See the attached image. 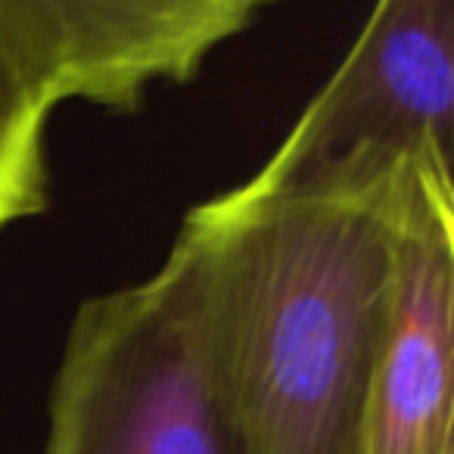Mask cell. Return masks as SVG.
<instances>
[{"label":"cell","instance_id":"cell-1","mask_svg":"<svg viewBox=\"0 0 454 454\" xmlns=\"http://www.w3.org/2000/svg\"><path fill=\"white\" fill-rule=\"evenodd\" d=\"M175 249L249 454H361L392 227L234 187L190 208Z\"/></svg>","mask_w":454,"mask_h":454},{"label":"cell","instance_id":"cell-2","mask_svg":"<svg viewBox=\"0 0 454 454\" xmlns=\"http://www.w3.org/2000/svg\"><path fill=\"white\" fill-rule=\"evenodd\" d=\"M240 187L346 202L386 224L454 208V0H377L348 57Z\"/></svg>","mask_w":454,"mask_h":454},{"label":"cell","instance_id":"cell-3","mask_svg":"<svg viewBox=\"0 0 454 454\" xmlns=\"http://www.w3.org/2000/svg\"><path fill=\"white\" fill-rule=\"evenodd\" d=\"M44 454H249L175 247L153 278L78 305Z\"/></svg>","mask_w":454,"mask_h":454},{"label":"cell","instance_id":"cell-4","mask_svg":"<svg viewBox=\"0 0 454 454\" xmlns=\"http://www.w3.org/2000/svg\"><path fill=\"white\" fill-rule=\"evenodd\" d=\"M271 0H0L57 103L137 113L156 84H187Z\"/></svg>","mask_w":454,"mask_h":454},{"label":"cell","instance_id":"cell-5","mask_svg":"<svg viewBox=\"0 0 454 454\" xmlns=\"http://www.w3.org/2000/svg\"><path fill=\"white\" fill-rule=\"evenodd\" d=\"M389 227L361 454H454V208H417Z\"/></svg>","mask_w":454,"mask_h":454},{"label":"cell","instance_id":"cell-6","mask_svg":"<svg viewBox=\"0 0 454 454\" xmlns=\"http://www.w3.org/2000/svg\"><path fill=\"white\" fill-rule=\"evenodd\" d=\"M57 106L32 53L0 13V231L47 208V119Z\"/></svg>","mask_w":454,"mask_h":454}]
</instances>
